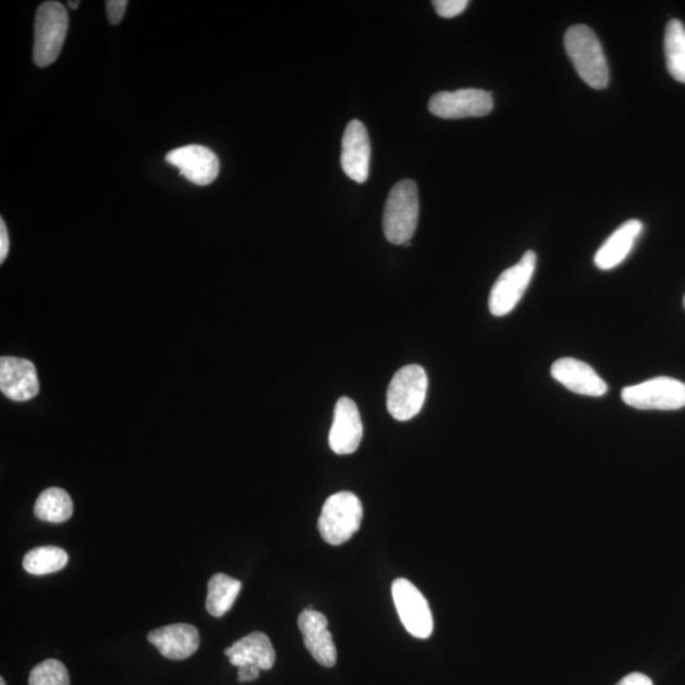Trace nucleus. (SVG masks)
I'll return each instance as SVG.
<instances>
[{"instance_id": "f257e3e1", "label": "nucleus", "mask_w": 685, "mask_h": 685, "mask_svg": "<svg viewBox=\"0 0 685 685\" xmlns=\"http://www.w3.org/2000/svg\"><path fill=\"white\" fill-rule=\"evenodd\" d=\"M565 49L580 78L595 89H604L610 83V69L602 45L592 29L575 25L566 30Z\"/></svg>"}, {"instance_id": "f03ea898", "label": "nucleus", "mask_w": 685, "mask_h": 685, "mask_svg": "<svg viewBox=\"0 0 685 685\" xmlns=\"http://www.w3.org/2000/svg\"><path fill=\"white\" fill-rule=\"evenodd\" d=\"M418 187L411 180L395 184L390 191L383 211V233L395 245H411L418 227Z\"/></svg>"}, {"instance_id": "7ed1b4c3", "label": "nucleus", "mask_w": 685, "mask_h": 685, "mask_svg": "<svg viewBox=\"0 0 685 685\" xmlns=\"http://www.w3.org/2000/svg\"><path fill=\"white\" fill-rule=\"evenodd\" d=\"M364 519V506L358 497L348 491L330 497L320 514L319 533L325 541L340 546L350 541Z\"/></svg>"}, {"instance_id": "20e7f679", "label": "nucleus", "mask_w": 685, "mask_h": 685, "mask_svg": "<svg viewBox=\"0 0 685 685\" xmlns=\"http://www.w3.org/2000/svg\"><path fill=\"white\" fill-rule=\"evenodd\" d=\"M428 391L426 369L419 365L400 368L388 389V411L399 421L417 417L425 405Z\"/></svg>"}, {"instance_id": "39448f33", "label": "nucleus", "mask_w": 685, "mask_h": 685, "mask_svg": "<svg viewBox=\"0 0 685 685\" xmlns=\"http://www.w3.org/2000/svg\"><path fill=\"white\" fill-rule=\"evenodd\" d=\"M66 8L59 2H46L38 8L35 21L34 61L46 68L56 63L68 33Z\"/></svg>"}, {"instance_id": "423d86ee", "label": "nucleus", "mask_w": 685, "mask_h": 685, "mask_svg": "<svg viewBox=\"0 0 685 685\" xmlns=\"http://www.w3.org/2000/svg\"><path fill=\"white\" fill-rule=\"evenodd\" d=\"M536 265V253L528 250L517 265L499 276L489 296V310L494 317H505L519 304L533 282Z\"/></svg>"}, {"instance_id": "0eeeda50", "label": "nucleus", "mask_w": 685, "mask_h": 685, "mask_svg": "<svg viewBox=\"0 0 685 685\" xmlns=\"http://www.w3.org/2000/svg\"><path fill=\"white\" fill-rule=\"evenodd\" d=\"M623 403L638 411H680L685 407V383L656 377L622 390Z\"/></svg>"}, {"instance_id": "6e6552de", "label": "nucleus", "mask_w": 685, "mask_h": 685, "mask_svg": "<svg viewBox=\"0 0 685 685\" xmlns=\"http://www.w3.org/2000/svg\"><path fill=\"white\" fill-rule=\"evenodd\" d=\"M392 598L400 621L407 633L417 638H428L433 633V615L425 596L409 580L396 579L392 583Z\"/></svg>"}, {"instance_id": "1a4fd4ad", "label": "nucleus", "mask_w": 685, "mask_h": 685, "mask_svg": "<svg viewBox=\"0 0 685 685\" xmlns=\"http://www.w3.org/2000/svg\"><path fill=\"white\" fill-rule=\"evenodd\" d=\"M492 107L494 98L490 91L473 88L440 91L429 101L430 113L445 120L482 118L492 111Z\"/></svg>"}, {"instance_id": "9d476101", "label": "nucleus", "mask_w": 685, "mask_h": 685, "mask_svg": "<svg viewBox=\"0 0 685 685\" xmlns=\"http://www.w3.org/2000/svg\"><path fill=\"white\" fill-rule=\"evenodd\" d=\"M166 159L169 164L179 169L184 179L197 184V186H209L220 173V161L217 154L206 146H183V148L168 152Z\"/></svg>"}, {"instance_id": "9b49d317", "label": "nucleus", "mask_w": 685, "mask_h": 685, "mask_svg": "<svg viewBox=\"0 0 685 685\" xmlns=\"http://www.w3.org/2000/svg\"><path fill=\"white\" fill-rule=\"evenodd\" d=\"M364 438V425L356 403L350 397L338 400L334 420L329 433V445L337 455H351Z\"/></svg>"}, {"instance_id": "f8f14e48", "label": "nucleus", "mask_w": 685, "mask_h": 685, "mask_svg": "<svg viewBox=\"0 0 685 685\" xmlns=\"http://www.w3.org/2000/svg\"><path fill=\"white\" fill-rule=\"evenodd\" d=\"M553 380L577 395L600 397L608 391L607 382L596 369L575 358H561L553 362L551 367Z\"/></svg>"}, {"instance_id": "ddd939ff", "label": "nucleus", "mask_w": 685, "mask_h": 685, "mask_svg": "<svg viewBox=\"0 0 685 685\" xmlns=\"http://www.w3.org/2000/svg\"><path fill=\"white\" fill-rule=\"evenodd\" d=\"M341 163L351 180L365 183L371 164V143L367 130L358 120H353L345 127L342 142Z\"/></svg>"}, {"instance_id": "4468645a", "label": "nucleus", "mask_w": 685, "mask_h": 685, "mask_svg": "<svg viewBox=\"0 0 685 685\" xmlns=\"http://www.w3.org/2000/svg\"><path fill=\"white\" fill-rule=\"evenodd\" d=\"M0 390L13 402L25 403L40 391L33 362L15 357L0 359Z\"/></svg>"}, {"instance_id": "2eb2a0df", "label": "nucleus", "mask_w": 685, "mask_h": 685, "mask_svg": "<svg viewBox=\"0 0 685 685\" xmlns=\"http://www.w3.org/2000/svg\"><path fill=\"white\" fill-rule=\"evenodd\" d=\"M298 627L313 658L322 666L333 668L337 664V648L326 615L307 608L298 615Z\"/></svg>"}, {"instance_id": "dca6fc26", "label": "nucleus", "mask_w": 685, "mask_h": 685, "mask_svg": "<svg viewBox=\"0 0 685 685\" xmlns=\"http://www.w3.org/2000/svg\"><path fill=\"white\" fill-rule=\"evenodd\" d=\"M148 641L156 646L161 656L171 660H184L194 656L199 648L198 629L186 623L154 629Z\"/></svg>"}, {"instance_id": "f3484780", "label": "nucleus", "mask_w": 685, "mask_h": 685, "mask_svg": "<svg viewBox=\"0 0 685 685\" xmlns=\"http://www.w3.org/2000/svg\"><path fill=\"white\" fill-rule=\"evenodd\" d=\"M643 231L644 224L640 220L633 219L622 224L596 253L595 265L597 268L600 271H611V269L622 265L633 252Z\"/></svg>"}, {"instance_id": "a211bd4d", "label": "nucleus", "mask_w": 685, "mask_h": 685, "mask_svg": "<svg viewBox=\"0 0 685 685\" xmlns=\"http://www.w3.org/2000/svg\"><path fill=\"white\" fill-rule=\"evenodd\" d=\"M225 656L231 665H256L260 671H271L276 661L273 645L264 633H253L241 638L225 650Z\"/></svg>"}, {"instance_id": "6ab92c4d", "label": "nucleus", "mask_w": 685, "mask_h": 685, "mask_svg": "<svg viewBox=\"0 0 685 685\" xmlns=\"http://www.w3.org/2000/svg\"><path fill=\"white\" fill-rule=\"evenodd\" d=\"M242 583L225 574H215L207 584L206 610L213 617H222L233 608Z\"/></svg>"}, {"instance_id": "aec40b11", "label": "nucleus", "mask_w": 685, "mask_h": 685, "mask_svg": "<svg viewBox=\"0 0 685 685\" xmlns=\"http://www.w3.org/2000/svg\"><path fill=\"white\" fill-rule=\"evenodd\" d=\"M73 512L74 504L71 496L60 488L45 490L36 500V517L44 522L64 523L71 519Z\"/></svg>"}, {"instance_id": "412c9836", "label": "nucleus", "mask_w": 685, "mask_h": 685, "mask_svg": "<svg viewBox=\"0 0 685 685\" xmlns=\"http://www.w3.org/2000/svg\"><path fill=\"white\" fill-rule=\"evenodd\" d=\"M664 49L669 73L685 84V27L680 20L668 23Z\"/></svg>"}, {"instance_id": "4be33fe9", "label": "nucleus", "mask_w": 685, "mask_h": 685, "mask_svg": "<svg viewBox=\"0 0 685 685\" xmlns=\"http://www.w3.org/2000/svg\"><path fill=\"white\" fill-rule=\"evenodd\" d=\"M68 563L69 556L63 549L46 546L27 552L23 568L30 575L41 576L63 571Z\"/></svg>"}, {"instance_id": "5701e85b", "label": "nucleus", "mask_w": 685, "mask_h": 685, "mask_svg": "<svg viewBox=\"0 0 685 685\" xmlns=\"http://www.w3.org/2000/svg\"><path fill=\"white\" fill-rule=\"evenodd\" d=\"M28 685H71V676L61 661L49 659L33 669Z\"/></svg>"}, {"instance_id": "b1692460", "label": "nucleus", "mask_w": 685, "mask_h": 685, "mask_svg": "<svg viewBox=\"0 0 685 685\" xmlns=\"http://www.w3.org/2000/svg\"><path fill=\"white\" fill-rule=\"evenodd\" d=\"M435 10L443 19H453L464 12L468 5L467 0H436Z\"/></svg>"}, {"instance_id": "393cba45", "label": "nucleus", "mask_w": 685, "mask_h": 685, "mask_svg": "<svg viewBox=\"0 0 685 685\" xmlns=\"http://www.w3.org/2000/svg\"><path fill=\"white\" fill-rule=\"evenodd\" d=\"M126 8V0H109V2L106 3L107 14H109V20L112 25H119L123 15H125Z\"/></svg>"}, {"instance_id": "a878e982", "label": "nucleus", "mask_w": 685, "mask_h": 685, "mask_svg": "<svg viewBox=\"0 0 685 685\" xmlns=\"http://www.w3.org/2000/svg\"><path fill=\"white\" fill-rule=\"evenodd\" d=\"M237 669V681L241 683H248L259 678L260 669L256 665H245Z\"/></svg>"}, {"instance_id": "bb28decb", "label": "nucleus", "mask_w": 685, "mask_h": 685, "mask_svg": "<svg viewBox=\"0 0 685 685\" xmlns=\"http://www.w3.org/2000/svg\"><path fill=\"white\" fill-rule=\"evenodd\" d=\"M615 685H653V684L648 675H645L641 673H633L625 676V678H623Z\"/></svg>"}, {"instance_id": "cd10ccee", "label": "nucleus", "mask_w": 685, "mask_h": 685, "mask_svg": "<svg viewBox=\"0 0 685 685\" xmlns=\"http://www.w3.org/2000/svg\"><path fill=\"white\" fill-rule=\"evenodd\" d=\"M10 250V237H8L4 220L0 221V264H3Z\"/></svg>"}, {"instance_id": "c85d7f7f", "label": "nucleus", "mask_w": 685, "mask_h": 685, "mask_svg": "<svg viewBox=\"0 0 685 685\" xmlns=\"http://www.w3.org/2000/svg\"><path fill=\"white\" fill-rule=\"evenodd\" d=\"M79 2L78 0H76V2H73V0H71V2H68V5L72 8V10H78L79 8Z\"/></svg>"}, {"instance_id": "c756f323", "label": "nucleus", "mask_w": 685, "mask_h": 685, "mask_svg": "<svg viewBox=\"0 0 685 685\" xmlns=\"http://www.w3.org/2000/svg\"><path fill=\"white\" fill-rule=\"evenodd\" d=\"M0 685H5V682L3 678H0Z\"/></svg>"}, {"instance_id": "7c9ffc66", "label": "nucleus", "mask_w": 685, "mask_h": 685, "mask_svg": "<svg viewBox=\"0 0 685 685\" xmlns=\"http://www.w3.org/2000/svg\"><path fill=\"white\" fill-rule=\"evenodd\" d=\"M683 304H684V309H685V296H684V302H683Z\"/></svg>"}]
</instances>
